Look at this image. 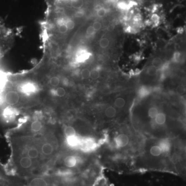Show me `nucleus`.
<instances>
[{"mask_svg": "<svg viewBox=\"0 0 186 186\" xmlns=\"http://www.w3.org/2000/svg\"><path fill=\"white\" fill-rule=\"evenodd\" d=\"M49 186H90L86 185L81 178L77 177H71L68 179H62L53 182ZM91 186H101L99 182Z\"/></svg>", "mask_w": 186, "mask_h": 186, "instance_id": "obj_1", "label": "nucleus"}, {"mask_svg": "<svg viewBox=\"0 0 186 186\" xmlns=\"http://www.w3.org/2000/svg\"><path fill=\"white\" fill-rule=\"evenodd\" d=\"M176 91L177 94L179 95H183L186 91V86L182 85V84L179 85L176 88Z\"/></svg>", "mask_w": 186, "mask_h": 186, "instance_id": "obj_25", "label": "nucleus"}, {"mask_svg": "<svg viewBox=\"0 0 186 186\" xmlns=\"http://www.w3.org/2000/svg\"><path fill=\"white\" fill-rule=\"evenodd\" d=\"M44 128L42 122L38 119H35L31 122L30 125V130L32 133L38 134L41 132Z\"/></svg>", "mask_w": 186, "mask_h": 186, "instance_id": "obj_9", "label": "nucleus"}, {"mask_svg": "<svg viewBox=\"0 0 186 186\" xmlns=\"http://www.w3.org/2000/svg\"><path fill=\"white\" fill-rule=\"evenodd\" d=\"M55 152V146L52 143L46 141L41 145L40 152L42 156L49 157L53 155Z\"/></svg>", "mask_w": 186, "mask_h": 186, "instance_id": "obj_7", "label": "nucleus"}, {"mask_svg": "<svg viewBox=\"0 0 186 186\" xmlns=\"http://www.w3.org/2000/svg\"><path fill=\"white\" fill-rule=\"evenodd\" d=\"M155 121L156 123L159 125L164 124L166 121V116L165 114L160 113H158L157 115L155 117Z\"/></svg>", "mask_w": 186, "mask_h": 186, "instance_id": "obj_13", "label": "nucleus"}, {"mask_svg": "<svg viewBox=\"0 0 186 186\" xmlns=\"http://www.w3.org/2000/svg\"><path fill=\"white\" fill-rule=\"evenodd\" d=\"M158 71H158L157 68H156V67L153 66V65L149 66L146 71V74L149 76H154L156 75Z\"/></svg>", "mask_w": 186, "mask_h": 186, "instance_id": "obj_14", "label": "nucleus"}, {"mask_svg": "<svg viewBox=\"0 0 186 186\" xmlns=\"http://www.w3.org/2000/svg\"><path fill=\"white\" fill-rule=\"evenodd\" d=\"M20 154L27 155L33 160L34 161L37 160V159H38V158L40 157L41 154L40 150L35 146L33 145L30 146L27 145L26 147H24L22 153Z\"/></svg>", "mask_w": 186, "mask_h": 186, "instance_id": "obj_5", "label": "nucleus"}, {"mask_svg": "<svg viewBox=\"0 0 186 186\" xmlns=\"http://www.w3.org/2000/svg\"><path fill=\"white\" fill-rule=\"evenodd\" d=\"M100 77V71L99 68H95L91 71L90 78L93 80H96Z\"/></svg>", "mask_w": 186, "mask_h": 186, "instance_id": "obj_20", "label": "nucleus"}, {"mask_svg": "<svg viewBox=\"0 0 186 186\" xmlns=\"http://www.w3.org/2000/svg\"><path fill=\"white\" fill-rule=\"evenodd\" d=\"M50 93L53 96L58 97H63L66 94V91L63 87H59L56 89H52L50 91Z\"/></svg>", "mask_w": 186, "mask_h": 186, "instance_id": "obj_11", "label": "nucleus"}, {"mask_svg": "<svg viewBox=\"0 0 186 186\" xmlns=\"http://www.w3.org/2000/svg\"><path fill=\"white\" fill-rule=\"evenodd\" d=\"M185 152H186V147H185Z\"/></svg>", "mask_w": 186, "mask_h": 186, "instance_id": "obj_30", "label": "nucleus"}, {"mask_svg": "<svg viewBox=\"0 0 186 186\" xmlns=\"http://www.w3.org/2000/svg\"><path fill=\"white\" fill-rule=\"evenodd\" d=\"M150 21L151 22L153 23L155 26H157L160 22V17L157 14H154L152 15L151 18H150Z\"/></svg>", "mask_w": 186, "mask_h": 186, "instance_id": "obj_24", "label": "nucleus"}, {"mask_svg": "<svg viewBox=\"0 0 186 186\" xmlns=\"http://www.w3.org/2000/svg\"><path fill=\"white\" fill-rule=\"evenodd\" d=\"M60 83V79L59 77L53 76L51 77L49 80V84L53 87H57Z\"/></svg>", "mask_w": 186, "mask_h": 186, "instance_id": "obj_18", "label": "nucleus"}, {"mask_svg": "<svg viewBox=\"0 0 186 186\" xmlns=\"http://www.w3.org/2000/svg\"><path fill=\"white\" fill-rule=\"evenodd\" d=\"M1 92L3 94L4 99V104L1 109L7 106L14 107L17 108L16 105L19 104L20 100L19 92L14 90L7 91L5 93L2 91Z\"/></svg>", "mask_w": 186, "mask_h": 186, "instance_id": "obj_2", "label": "nucleus"}, {"mask_svg": "<svg viewBox=\"0 0 186 186\" xmlns=\"http://www.w3.org/2000/svg\"><path fill=\"white\" fill-rule=\"evenodd\" d=\"M64 132L65 137H71V136L77 135L75 128L73 126H71V125L66 126L64 130Z\"/></svg>", "mask_w": 186, "mask_h": 186, "instance_id": "obj_12", "label": "nucleus"}, {"mask_svg": "<svg viewBox=\"0 0 186 186\" xmlns=\"http://www.w3.org/2000/svg\"><path fill=\"white\" fill-rule=\"evenodd\" d=\"M162 64H163V61L160 57H156L152 60V65L157 68L158 69H159V68L162 66Z\"/></svg>", "mask_w": 186, "mask_h": 186, "instance_id": "obj_19", "label": "nucleus"}, {"mask_svg": "<svg viewBox=\"0 0 186 186\" xmlns=\"http://www.w3.org/2000/svg\"><path fill=\"white\" fill-rule=\"evenodd\" d=\"M18 92L27 96L36 94L40 91L39 86L36 83L32 81H26L21 82L17 87Z\"/></svg>", "mask_w": 186, "mask_h": 186, "instance_id": "obj_3", "label": "nucleus"}, {"mask_svg": "<svg viewBox=\"0 0 186 186\" xmlns=\"http://www.w3.org/2000/svg\"><path fill=\"white\" fill-rule=\"evenodd\" d=\"M92 26L94 27V29H95V30L96 31V32L99 31L102 28V24L99 21H95L93 22Z\"/></svg>", "mask_w": 186, "mask_h": 186, "instance_id": "obj_27", "label": "nucleus"}, {"mask_svg": "<svg viewBox=\"0 0 186 186\" xmlns=\"http://www.w3.org/2000/svg\"><path fill=\"white\" fill-rule=\"evenodd\" d=\"M158 114V110L155 107H152L151 108L149 109V112H148L149 117L152 118V119L155 118L156 116Z\"/></svg>", "mask_w": 186, "mask_h": 186, "instance_id": "obj_23", "label": "nucleus"}, {"mask_svg": "<svg viewBox=\"0 0 186 186\" xmlns=\"http://www.w3.org/2000/svg\"><path fill=\"white\" fill-rule=\"evenodd\" d=\"M125 104H126V101L125 100V99L121 97L117 98L114 102L115 105L119 108H121L124 107Z\"/></svg>", "mask_w": 186, "mask_h": 186, "instance_id": "obj_21", "label": "nucleus"}, {"mask_svg": "<svg viewBox=\"0 0 186 186\" xmlns=\"http://www.w3.org/2000/svg\"><path fill=\"white\" fill-rule=\"evenodd\" d=\"M81 140L78 135H72L71 137H65L66 145L70 149H76L81 145Z\"/></svg>", "mask_w": 186, "mask_h": 186, "instance_id": "obj_8", "label": "nucleus"}, {"mask_svg": "<svg viewBox=\"0 0 186 186\" xmlns=\"http://www.w3.org/2000/svg\"><path fill=\"white\" fill-rule=\"evenodd\" d=\"M116 113V110L114 107L110 106L107 108L105 110V114L106 116L109 118H112L115 115Z\"/></svg>", "mask_w": 186, "mask_h": 186, "instance_id": "obj_15", "label": "nucleus"}, {"mask_svg": "<svg viewBox=\"0 0 186 186\" xmlns=\"http://www.w3.org/2000/svg\"><path fill=\"white\" fill-rule=\"evenodd\" d=\"M91 71L87 68L82 69L80 72V75L83 79H87L90 78Z\"/></svg>", "mask_w": 186, "mask_h": 186, "instance_id": "obj_22", "label": "nucleus"}, {"mask_svg": "<svg viewBox=\"0 0 186 186\" xmlns=\"http://www.w3.org/2000/svg\"><path fill=\"white\" fill-rule=\"evenodd\" d=\"M129 138L125 134H121L118 135L116 138V143L120 147L126 146L129 143Z\"/></svg>", "mask_w": 186, "mask_h": 186, "instance_id": "obj_10", "label": "nucleus"}, {"mask_svg": "<svg viewBox=\"0 0 186 186\" xmlns=\"http://www.w3.org/2000/svg\"><path fill=\"white\" fill-rule=\"evenodd\" d=\"M80 161L79 159L78 158L77 156H76L75 155H67L63 159V162H62L63 165L57 169L60 168L67 169L78 173L77 168L79 165L80 162Z\"/></svg>", "mask_w": 186, "mask_h": 186, "instance_id": "obj_4", "label": "nucleus"}, {"mask_svg": "<svg viewBox=\"0 0 186 186\" xmlns=\"http://www.w3.org/2000/svg\"><path fill=\"white\" fill-rule=\"evenodd\" d=\"M110 42L107 37H102L99 41V46L102 49H106L109 46Z\"/></svg>", "mask_w": 186, "mask_h": 186, "instance_id": "obj_17", "label": "nucleus"}, {"mask_svg": "<svg viewBox=\"0 0 186 186\" xmlns=\"http://www.w3.org/2000/svg\"><path fill=\"white\" fill-rule=\"evenodd\" d=\"M92 56V53L86 49L82 47L77 50L75 56V62L77 64H81L86 62Z\"/></svg>", "mask_w": 186, "mask_h": 186, "instance_id": "obj_6", "label": "nucleus"}, {"mask_svg": "<svg viewBox=\"0 0 186 186\" xmlns=\"http://www.w3.org/2000/svg\"><path fill=\"white\" fill-rule=\"evenodd\" d=\"M182 85H183V86H186V78H184L182 79Z\"/></svg>", "mask_w": 186, "mask_h": 186, "instance_id": "obj_29", "label": "nucleus"}, {"mask_svg": "<svg viewBox=\"0 0 186 186\" xmlns=\"http://www.w3.org/2000/svg\"><path fill=\"white\" fill-rule=\"evenodd\" d=\"M86 33L87 36H93L96 34V31L95 30L93 26H90L87 27L86 31Z\"/></svg>", "mask_w": 186, "mask_h": 186, "instance_id": "obj_26", "label": "nucleus"}, {"mask_svg": "<svg viewBox=\"0 0 186 186\" xmlns=\"http://www.w3.org/2000/svg\"><path fill=\"white\" fill-rule=\"evenodd\" d=\"M45 185H46V184H45Z\"/></svg>", "mask_w": 186, "mask_h": 186, "instance_id": "obj_31", "label": "nucleus"}, {"mask_svg": "<svg viewBox=\"0 0 186 186\" xmlns=\"http://www.w3.org/2000/svg\"><path fill=\"white\" fill-rule=\"evenodd\" d=\"M181 54L179 52H176L174 53L173 56L172 61L175 63H177L179 61Z\"/></svg>", "mask_w": 186, "mask_h": 186, "instance_id": "obj_28", "label": "nucleus"}, {"mask_svg": "<svg viewBox=\"0 0 186 186\" xmlns=\"http://www.w3.org/2000/svg\"><path fill=\"white\" fill-rule=\"evenodd\" d=\"M161 152L162 149L158 146H154L150 149V154L155 157L160 156L161 154Z\"/></svg>", "mask_w": 186, "mask_h": 186, "instance_id": "obj_16", "label": "nucleus"}]
</instances>
